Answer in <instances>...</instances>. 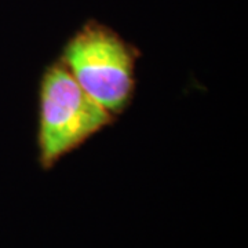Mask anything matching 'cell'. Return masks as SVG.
I'll return each mask as SVG.
<instances>
[{
    "instance_id": "obj_2",
    "label": "cell",
    "mask_w": 248,
    "mask_h": 248,
    "mask_svg": "<svg viewBox=\"0 0 248 248\" xmlns=\"http://www.w3.org/2000/svg\"><path fill=\"white\" fill-rule=\"evenodd\" d=\"M116 120L72 78L60 60L46 68L39 89V164L51 170Z\"/></svg>"
},
{
    "instance_id": "obj_1",
    "label": "cell",
    "mask_w": 248,
    "mask_h": 248,
    "mask_svg": "<svg viewBox=\"0 0 248 248\" xmlns=\"http://www.w3.org/2000/svg\"><path fill=\"white\" fill-rule=\"evenodd\" d=\"M140 51L115 29L87 21L66 42L60 61L90 97L117 117L130 107Z\"/></svg>"
}]
</instances>
